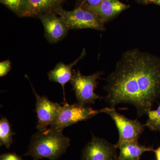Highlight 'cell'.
<instances>
[{
	"label": "cell",
	"instance_id": "9c48e42d",
	"mask_svg": "<svg viewBox=\"0 0 160 160\" xmlns=\"http://www.w3.org/2000/svg\"><path fill=\"white\" fill-rule=\"evenodd\" d=\"M37 18L42 23L45 36L49 43H58L67 35L69 29L62 20L54 12H46L39 15Z\"/></svg>",
	"mask_w": 160,
	"mask_h": 160
},
{
	"label": "cell",
	"instance_id": "3957f363",
	"mask_svg": "<svg viewBox=\"0 0 160 160\" xmlns=\"http://www.w3.org/2000/svg\"><path fill=\"white\" fill-rule=\"evenodd\" d=\"M53 12L62 20L69 30L90 29L105 30V22L81 6L70 11L60 7L55 9Z\"/></svg>",
	"mask_w": 160,
	"mask_h": 160
},
{
	"label": "cell",
	"instance_id": "5bb4252c",
	"mask_svg": "<svg viewBox=\"0 0 160 160\" xmlns=\"http://www.w3.org/2000/svg\"><path fill=\"white\" fill-rule=\"evenodd\" d=\"M15 134L12 131L11 126L8 120L5 118L0 120V146L9 148L13 142L12 137Z\"/></svg>",
	"mask_w": 160,
	"mask_h": 160
},
{
	"label": "cell",
	"instance_id": "ffe728a7",
	"mask_svg": "<svg viewBox=\"0 0 160 160\" xmlns=\"http://www.w3.org/2000/svg\"><path fill=\"white\" fill-rule=\"evenodd\" d=\"M138 3L143 5H149L150 4H154L156 0H136Z\"/></svg>",
	"mask_w": 160,
	"mask_h": 160
},
{
	"label": "cell",
	"instance_id": "52a82bcc",
	"mask_svg": "<svg viewBox=\"0 0 160 160\" xmlns=\"http://www.w3.org/2000/svg\"><path fill=\"white\" fill-rule=\"evenodd\" d=\"M26 77L30 82L33 93L36 98L35 111L37 115V128L38 130H43L49 128L54 123L58 117L61 105L53 102L46 96H41L38 94L33 88L29 78Z\"/></svg>",
	"mask_w": 160,
	"mask_h": 160
},
{
	"label": "cell",
	"instance_id": "ba28073f",
	"mask_svg": "<svg viewBox=\"0 0 160 160\" xmlns=\"http://www.w3.org/2000/svg\"><path fill=\"white\" fill-rule=\"evenodd\" d=\"M117 149L104 139L93 135L83 149L82 160H114L118 158Z\"/></svg>",
	"mask_w": 160,
	"mask_h": 160
},
{
	"label": "cell",
	"instance_id": "30bf717a",
	"mask_svg": "<svg viewBox=\"0 0 160 160\" xmlns=\"http://www.w3.org/2000/svg\"><path fill=\"white\" fill-rule=\"evenodd\" d=\"M80 6L97 15L105 23L110 21L130 7L119 0H103L96 6L85 5H80Z\"/></svg>",
	"mask_w": 160,
	"mask_h": 160
},
{
	"label": "cell",
	"instance_id": "cb8c5ba5",
	"mask_svg": "<svg viewBox=\"0 0 160 160\" xmlns=\"http://www.w3.org/2000/svg\"><path fill=\"white\" fill-rule=\"evenodd\" d=\"M63 1H64V0H63Z\"/></svg>",
	"mask_w": 160,
	"mask_h": 160
},
{
	"label": "cell",
	"instance_id": "603a6c76",
	"mask_svg": "<svg viewBox=\"0 0 160 160\" xmlns=\"http://www.w3.org/2000/svg\"><path fill=\"white\" fill-rule=\"evenodd\" d=\"M114 160H119L118 158H116Z\"/></svg>",
	"mask_w": 160,
	"mask_h": 160
},
{
	"label": "cell",
	"instance_id": "4fadbf2b",
	"mask_svg": "<svg viewBox=\"0 0 160 160\" xmlns=\"http://www.w3.org/2000/svg\"><path fill=\"white\" fill-rule=\"evenodd\" d=\"M119 160H140L142 155L147 151H153V148L140 145L138 142H127L120 146Z\"/></svg>",
	"mask_w": 160,
	"mask_h": 160
},
{
	"label": "cell",
	"instance_id": "7c38bea8",
	"mask_svg": "<svg viewBox=\"0 0 160 160\" xmlns=\"http://www.w3.org/2000/svg\"><path fill=\"white\" fill-rule=\"evenodd\" d=\"M63 0H26V9L22 17H37L61 7Z\"/></svg>",
	"mask_w": 160,
	"mask_h": 160
},
{
	"label": "cell",
	"instance_id": "ac0fdd59",
	"mask_svg": "<svg viewBox=\"0 0 160 160\" xmlns=\"http://www.w3.org/2000/svg\"><path fill=\"white\" fill-rule=\"evenodd\" d=\"M0 160H24L14 152L3 153L0 156Z\"/></svg>",
	"mask_w": 160,
	"mask_h": 160
},
{
	"label": "cell",
	"instance_id": "8992f818",
	"mask_svg": "<svg viewBox=\"0 0 160 160\" xmlns=\"http://www.w3.org/2000/svg\"><path fill=\"white\" fill-rule=\"evenodd\" d=\"M103 109V112L111 118L118 130V141L114 145L117 149L127 142H138L140 135L142 134L146 127L145 125L138 120L129 119L118 113L115 108H105Z\"/></svg>",
	"mask_w": 160,
	"mask_h": 160
},
{
	"label": "cell",
	"instance_id": "6da1fadb",
	"mask_svg": "<svg viewBox=\"0 0 160 160\" xmlns=\"http://www.w3.org/2000/svg\"><path fill=\"white\" fill-rule=\"evenodd\" d=\"M105 101L110 106H134L138 117L151 110L160 97V59L138 49L127 50L107 78Z\"/></svg>",
	"mask_w": 160,
	"mask_h": 160
},
{
	"label": "cell",
	"instance_id": "7402d4cb",
	"mask_svg": "<svg viewBox=\"0 0 160 160\" xmlns=\"http://www.w3.org/2000/svg\"><path fill=\"white\" fill-rule=\"evenodd\" d=\"M154 4H156V5H159V6H160V0H156Z\"/></svg>",
	"mask_w": 160,
	"mask_h": 160
},
{
	"label": "cell",
	"instance_id": "2e32d148",
	"mask_svg": "<svg viewBox=\"0 0 160 160\" xmlns=\"http://www.w3.org/2000/svg\"><path fill=\"white\" fill-rule=\"evenodd\" d=\"M148 118L145 124L152 131L160 132V104L157 109L150 110L148 112Z\"/></svg>",
	"mask_w": 160,
	"mask_h": 160
},
{
	"label": "cell",
	"instance_id": "8fae6325",
	"mask_svg": "<svg viewBox=\"0 0 160 160\" xmlns=\"http://www.w3.org/2000/svg\"><path fill=\"white\" fill-rule=\"evenodd\" d=\"M86 52L84 49L78 58L73 62L69 65L65 64L61 62L57 64L54 69L50 70L48 73V78L51 82L59 83L62 87L64 98L65 102V86L66 84L71 79L72 75V68L80 60L82 59L86 56Z\"/></svg>",
	"mask_w": 160,
	"mask_h": 160
},
{
	"label": "cell",
	"instance_id": "277c9868",
	"mask_svg": "<svg viewBox=\"0 0 160 160\" xmlns=\"http://www.w3.org/2000/svg\"><path fill=\"white\" fill-rule=\"evenodd\" d=\"M102 73V72H97L90 75L85 76L79 70L73 69L70 82L78 103L85 106L87 104H94L97 100L102 98L94 92L97 87V80Z\"/></svg>",
	"mask_w": 160,
	"mask_h": 160
},
{
	"label": "cell",
	"instance_id": "d6986e66",
	"mask_svg": "<svg viewBox=\"0 0 160 160\" xmlns=\"http://www.w3.org/2000/svg\"><path fill=\"white\" fill-rule=\"evenodd\" d=\"M81 5L94 6L99 5L103 0H79Z\"/></svg>",
	"mask_w": 160,
	"mask_h": 160
},
{
	"label": "cell",
	"instance_id": "5b68a950",
	"mask_svg": "<svg viewBox=\"0 0 160 160\" xmlns=\"http://www.w3.org/2000/svg\"><path fill=\"white\" fill-rule=\"evenodd\" d=\"M103 109L94 110L78 103L69 105L65 102L63 106H61L56 120L49 127L62 131L68 126L89 119L98 113L103 112Z\"/></svg>",
	"mask_w": 160,
	"mask_h": 160
},
{
	"label": "cell",
	"instance_id": "7a4b0ae2",
	"mask_svg": "<svg viewBox=\"0 0 160 160\" xmlns=\"http://www.w3.org/2000/svg\"><path fill=\"white\" fill-rule=\"evenodd\" d=\"M70 143V139L62 131L49 127L38 130L32 136L29 149L23 155L31 157L33 160H57L66 153Z\"/></svg>",
	"mask_w": 160,
	"mask_h": 160
},
{
	"label": "cell",
	"instance_id": "e0dca14e",
	"mask_svg": "<svg viewBox=\"0 0 160 160\" xmlns=\"http://www.w3.org/2000/svg\"><path fill=\"white\" fill-rule=\"evenodd\" d=\"M11 62L9 60H6L0 63V77H3L8 74L11 69Z\"/></svg>",
	"mask_w": 160,
	"mask_h": 160
},
{
	"label": "cell",
	"instance_id": "44dd1931",
	"mask_svg": "<svg viewBox=\"0 0 160 160\" xmlns=\"http://www.w3.org/2000/svg\"><path fill=\"white\" fill-rule=\"evenodd\" d=\"M155 153L156 158L157 160H160V147L158 149L153 150Z\"/></svg>",
	"mask_w": 160,
	"mask_h": 160
},
{
	"label": "cell",
	"instance_id": "9a60e30c",
	"mask_svg": "<svg viewBox=\"0 0 160 160\" xmlns=\"http://www.w3.org/2000/svg\"><path fill=\"white\" fill-rule=\"evenodd\" d=\"M2 4L20 17H22L26 9V0H0Z\"/></svg>",
	"mask_w": 160,
	"mask_h": 160
}]
</instances>
